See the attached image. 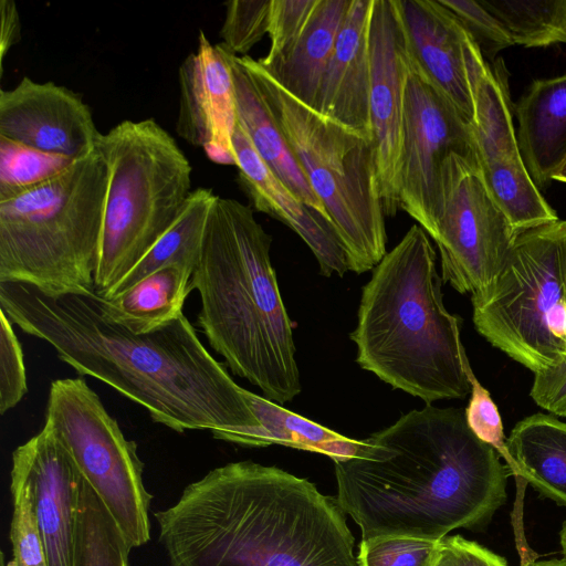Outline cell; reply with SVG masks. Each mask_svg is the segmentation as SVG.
Here are the masks:
<instances>
[{
    "label": "cell",
    "mask_w": 566,
    "mask_h": 566,
    "mask_svg": "<svg viewBox=\"0 0 566 566\" xmlns=\"http://www.w3.org/2000/svg\"><path fill=\"white\" fill-rule=\"evenodd\" d=\"M0 310L80 376L105 382L176 432L210 431L224 441L260 426L247 389L208 352L185 314L137 334L108 318L96 293L52 297L19 283H0Z\"/></svg>",
    "instance_id": "obj_1"
},
{
    "label": "cell",
    "mask_w": 566,
    "mask_h": 566,
    "mask_svg": "<svg viewBox=\"0 0 566 566\" xmlns=\"http://www.w3.org/2000/svg\"><path fill=\"white\" fill-rule=\"evenodd\" d=\"M364 440L359 455L334 462L337 502L361 539L438 541L484 527L506 501L510 471L460 408L426 405Z\"/></svg>",
    "instance_id": "obj_2"
},
{
    "label": "cell",
    "mask_w": 566,
    "mask_h": 566,
    "mask_svg": "<svg viewBox=\"0 0 566 566\" xmlns=\"http://www.w3.org/2000/svg\"><path fill=\"white\" fill-rule=\"evenodd\" d=\"M154 516L169 566H359L337 499L276 467H218Z\"/></svg>",
    "instance_id": "obj_3"
},
{
    "label": "cell",
    "mask_w": 566,
    "mask_h": 566,
    "mask_svg": "<svg viewBox=\"0 0 566 566\" xmlns=\"http://www.w3.org/2000/svg\"><path fill=\"white\" fill-rule=\"evenodd\" d=\"M271 242L249 206L217 195L190 284L200 298L197 324L211 348L234 375L284 405L302 387Z\"/></svg>",
    "instance_id": "obj_4"
},
{
    "label": "cell",
    "mask_w": 566,
    "mask_h": 566,
    "mask_svg": "<svg viewBox=\"0 0 566 566\" xmlns=\"http://www.w3.org/2000/svg\"><path fill=\"white\" fill-rule=\"evenodd\" d=\"M428 233L412 226L373 269L356 328V361L364 370L426 405L471 392L461 318L448 312Z\"/></svg>",
    "instance_id": "obj_5"
},
{
    "label": "cell",
    "mask_w": 566,
    "mask_h": 566,
    "mask_svg": "<svg viewBox=\"0 0 566 566\" xmlns=\"http://www.w3.org/2000/svg\"><path fill=\"white\" fill-rule=\"evenodd\" d=\"M107 167L96 148L53 178L0 200V283L56 297L95 293Z\"/></svg>",
    "instance_id": "obj_6"
},
{
    "label": "cell",
    "mask_w": 566,
    "mask_h": 566,
    "mask_svg": "<svg viewBox=\"0 0 566 566\" xmlns=\"http://www.w3.org/2000/svg\"><path fill=\"white\" fill-rule=\"evenodd\" d=\"M240 59L323 203L349 271L361 274L373 270L387 253L373 138L297 101L258 60Z\"/></svg>",
    "instance_id": "obj_7"
},
{
    "label": "cell",
    "mask_w": 566,
    "mask_h": 566,
    "mask_svg": "<svg viewBox=\"0 0 566 566\" xmlns=\"http://www.w3.org/2000/svg\"><path fill=\"white\" fill-rule=\"evenodd\" d=\"M107 167L94 274L105 296L170 228L191 193V165L154 118L123 120L98 138Z\"/></svg>",
    "instance_id": "obj_8"
},
{
    "label": "cell",
    "mask_w": 566,
    "mask_h": 566,
    "mask_svg": "<svg viewBox=\"0 0 566 566\" xmlns=\"http://www.w3.org/2000/svg\"><path fill=\"white\" fill-rule=\"evenodd\" d=\"M492 346L534 374L566 360V220L516 235L491 287L471 298Z\"/></svg>",
    "instance_id": "obj_9"
},
{
    "label": "cell",
    "mask_w": 566,
    "mask_h": 566,
    "mask_svg": "<svg viewBox=\"0 0 566 566\" xmlns=\"http://www.w3.org/2000/svg\"><path fill=\"white\" fill-rule=\"evenodd\" d=\"M64 444L132 548L150 539L151 495L135 441L126 439L85 379L51 382L45 423Z\"/></svg>",
    "instance_id": "obj_10"
},
{
    "label": "cell",
    "mask_w": 566,
    "mask_h": 566,
    "mask_svg": "<svg viewBox=\"0 0 566 566\" xmlns=\"http://www.w3.org/2000/svg\"><path fill=\"white\" fill-rule=\"evenodd\" d=\"M442 196L431 235L440 253L442 282L480 297L502 271L517 233L486 187L480 166L457 154L443 165Z\"/></svg>",
    "instance_id": "obj_11"
},
{
    "label": "cell",
    "mask_w": 566,
    "mask_h": 566,
    "mask_svg": "<svg viewBox=\"0 0 566 566\" xmlns=\"http://www.w3.org/2000/svg\"><path fill=\"white\" fill-rule=\"evenodd\" d=\"M453 154L479 165L472 126L411 55L397 193L400 209L430 237L443 207L442 168Z\"/></svg>",
    "instance_id": "obj_12"
},
{
    "label": "cell",
    "mask_w": 566,
    "mask_h": 566,
    "mask_svg": "<svg viewBox=\"0 0 566 566\" xmlns=\"http://www.w3.org/2000/svg\"><path fill=\"white\" fill-rule=\"evenodd\" d=\"M465 60L473 101L471 126L486 187L517 234L557 221L522 159L504 67L491 69L470 34Z\"/></svg>",
    "instance_id": "obj_13"
},
{
    "label": "cell",
    "mask_w": 566,
    "mask_h": 566,
    "mask_svg": "<svg viewBox=\"0 0 566 566\" xmlns=\"http://www.w3.org/2000/svg\"><path fill=\"white\" fill-rule=\"evenodd\" d=\"M410 49L398 0H373L369 21V116L385 214L399 207L397 179Z\"/></svg>",
    "instance_id": "obj_14"
},
{
    "label": "cell",
    "mask_w": 566,
    "mask_h": 566,
    "mask_svg": "<svg viewBox=\"0 0 566 566\" xmlns=\"http://www.w3.org/2000/svg\"><path fill=\"white\" fill-rule=\"evenodd\" d=\"M0 136L77 160L96 149L101 133L78 94L23 76L14 87L0 90Z\"/></svg>",
    "instance_id": "obj_15"
},
{
    "label": "cell",
    "mask_w": 566,
    "mask_h": 566,
    "mask_svg": "<svg viewBox=\"0 0 566 566\" xmlns=\"http://www.w3.org/2000/svg\"><path fill=\"white\" fill-rule=\"evenodd\" d=\"M178 81L177 135L202 147L211 161L235 166L232 135L238 119L228 52L200 30L198 50L181 63Z\"/></svg>",
    "instance_id": "obj_16"
},
{
    "label": "cell",
    "mask_w": 566,
    "mask_h": 566,
    "mask_svg": "<svg viewBox=\"0 0 566 566\" xmlns=\"http://www.w3.org/2000/svg\"><path fill=\"white\" fill-rule=\"evenodd\" d=\"M12 463L29 476L49 566H73L83 475L54 430L44 424L20 444Z\"/></svg>",
    "instance_id": "obj_17"
},
{
    "label": "cell",
    "mask_w": 566,
    "mask_h": 566,
    "mask_svg": "<svg viewBox=\"0 0 566 566\" xmlns=\"http://www.w3.org/2000/svg\"><path fill=\"white\" fill-rule=\"evenodd\" d=\"M232 147L239 184L253 207L296 232L316 258L322 275L343 276L349 270L347 255L329 220L270 170L238 123Z\"/></svg>",
    "instance_id": "obj_18"
},
{
    "label": "cell",
    "mask_w": 566,
    "mask_h": 566,
    "mask_svg": "<svg viewBox=\"0 0 566 566\" xmlns=\"http://www.w3.org/2000/svg\"><path fill=\"white\" fill-rule=\"evenodd\" d=\"M412 57L454 104L473 120V101L465 46L469 32L439 0H398Z\"/></svg>",
    "instance_id": "obj_19"
},
{
    "label": "cell",
    "mask_w": 566,
    "mask_h": 566,
    "mask_svg": "<svg viewBox=\"0 0 566 566\" xmlns=\"http://www.w3.org/2000/svg\"><path fill=\"white\" fill-rule=\"evenodd\" d=\"M373 0H350L317 99L316 112L371 136L369 21Z\"/></svg>",
    "instance_id": "obj_20"
},
{
    "label": "cell",
    "mask_w": 566,
    "mask_h": 566,
    "mask_svg": "<svg viewBox=\"0 0 566 566\" xmlns=\"http://www.w3.org/2000/svg\"><path fill=\"white\" fill-rule=\"evenodd\" d=\"M525 167L541 190L566 160V74L533 81L514 105Z\"/></svg>",
    "instance_id": "obj_21"
},
{
    "label": "cell",
    "mask_w": 566,
    "mask_h": 566,
    "mask_svg": "<svg viewBox=\"0 0 566 566\" xmlns=\"http://www.w3.org/2000/svg\"><path fill=\"white\" fill-rule=\"evenodd\" d=\"M350 0H319L290 51L260 65L290 95L316 111L324 75Z\"/></svg>",
    "instance_id": "obj_22"
},
{
    "label": "cell",
    "mask_w": 566,
    "mask_h": 566,
    "mask_svg": "<svg viewBox=\"0 0 566 566\" xmlns=\"http://www.w3.org/2000/svg\"><path fill=\"white\" fill-rule=\"evenodd\" d=\"M228 59L234 83L238 124L270 170L305 203L328 219L240 56L228 52Z\"/></svg>",
    "instance_id": "obj_23"
},
{
    "label": "cell",
    "mask_w": 566,
    "mask_h": 566,
    "mask_svg": "<svg viewBox=\"0 0 566 566\" xmlns=\"http://www.w3.org/2000/svg\"><path fill=\"white\" fill-rule=\"evenodd\" d=\"M245 396L260 426L232 433L226 438L227 442L253 448L279 444L324 454L333 462L355 458L365 448L364 439L356 440L339 434L264 396L249 390Z\"/></svg>",
    "instance_id": "obj_24"
},
{
    "label": "cell",
    "mask_w": 566,
    "mask_h": 566,
    "mask_svg": "<svg viewBox=\"0 0 566 566\" xmlns=\"http://www.w3.org/2000/svg\"><path fill=\"white\" fill-rule=\"evenodd\" d=\"M506 442L523 481L566 506V422L534 413L514 426Z\"/></svg>",
    "instance_id": "obj_25"
},
{
    "label": "cell",
    "mask_w": 566,
    "mask_h": 566,
    "mask_svg": "<svg viewBox=\"0 0 566 566\" xmlns=\"http://www.w3.org/2000/svg\"><path fill=\"white\" fill-rule=\"evenodd\" d=\"M191 273L172 264L159 269L124 292L99 302L112 321L137 334L158 329L178 318L192 291Z\"/></svg>",
    "instance_id": "obj_26"
},
{
    "label": "cell",
    "mask_w": 566,
    "mask_h": 566,
    "mask_svg": "<svg viewBox=\"0 0 566 566\" xmlns=\"http://www.w3.org/2000/svg\"><path fill=\"white\" fill-rule=\"evenodd\" d=\"M216 197L209 188L192 190L170 228L102 298H112L148 274L168 265H179L192 275L200 256L208 214Z\"/></svg>",
    "instance_id": "obj_27"
},
{
    "label": "cell",
    "mask_w": 566,
    "mask_h": 566,
    "mask_svg": "<svg viewBox=\"0 0 566 566\" xmlns=\"http://www.w3.org/2000/svg\"><path fill=\"white\" fill-rule=\"evenodd\" d=\"M130 549L114 518L83 478L73 566H128Z\"/></svg>",
    "instance_id": "obj_28"
},
{
    "label": "cell",
    "mask_w": 566,
    "mask_h": 566,
    "mask_svg": "<svg viewBox=\"0 0 566 566\" xmlns=\"http://www.w3.org/2000/svg\"><path fill=\"white\" fill-rule=\"evenodd\" d=\"M513 44L547 48L566 44V0H483Z\"/></svg>",
    "instance_id": "obj_29"
},
{
    "label": "cell",
    "mask_w": 566,
    "mask_h": 566,
    "mask_svg": "<svg viewBox=\"0 0 566 566\" xmlns=\"http://www.w3.org/2000/svg\"><path fill=\"white\" fill-rule=\"evenodd\" d=\"M465 371L471 385L470 400L464 409L467 423L481 441L491 446L496 453L505 460V465L510 474L514 476L517 485V497L512 515V523L517 549L518 552H523L528 548L523 533L522 522L523 496L526 483L523 481L520 468L507 448L499 409L491 398L489 390L484 388L475 377L469 360L465 364Z\"/></svg>",
    "instance_id": "obj_30"
},
{
    "label": "cell",
    "mask_w": 566,
    "mask_h": 566,
    "mask_svg": "<svg viewBox=\"0 0 566 566\" xmlns=\"http://www.w3.org/2000/svg\"><path fill=\"white\" fill-rule=\"evenodd\" d=\"M74 161L0 136V200L13 198L53 178Z\"/></svg>",
    "instance_id": "obj_31"
},
{
    "label": "cell",
    "mask_w": 566,
    "mask_h": 566,
    "mask_svg": "<svg viewBox=\"0 0 566 566\" xmlns=\"http://www.w3.org/2000/svg\"><path fill=\"white\" fill-rule=\"evenodd\" d=\"M10 489L13 501L10 524L12 559L7 566H49L35 517L31 481L27 473L13 463Z\"/></svg>",
    "instance_id": "obj_32"
},
{
    "label": "cell",
    "mask_w": 566,
    "mask_h": 566,
    "mask_svg": "<svg viewBox=\"0 0 566 566\" xmlns=\"http://www.w3.org/2000/svg\"><path fill=\"white\" fill-rule=\"evenodd\" d=\"M272 0H232L226 2L220 45L229 53H247L269 32Z\"/></svg>",
    "instance_id": "obj_33"
},
{
    "label": "cell",
    "mask_w": 566,
    "mask_h": 566,
    "mask_svg": "<svg viewBox=\"0 0 566 566\" xmlns=\"http://www.w3.org/2000/svg\"><path fill=\"white\" fill-rule=\"evenodd\" d=\"M437 541L382 536L361 539L357 560L359 566H430Z\"/></svg>",
    "instance_id": "obj_34"
},
{
    "label": "cell",
    "mask_w": 566,
    "mask_h": 566,
    "mask_svg": "<svg viewBox=\"0 0 566 566\" xmlns=\"http://www.w3.org/2000/svg\"><path fill=\"white\" fill-rule=\"evenodd\" d=\"M439 1L458 18L478 44L484 59L493 60L499 52L514 45L502 22L481 1Z\"/></svg>",
    "instance_id": "obj_35"
},
{
    "label": "cell",
    "mask_w": 566,
    "mask_h": 566,
    "mask_svg": "<svg viewBox=\"0 0 566 566\" xmlns=\"http://www.w3.org/2000/svg\"><path fill=\"white\" fill-rule=\"evenodd\" d=\"M319 0H272L270 9L269 36L271 48L260 59L271 63L284 56L306 28Z\"/></svg>",
    "instance_id": "obj_36"
},
{
    "label": "cell",
    "mask_w": 566,
    "mask_h": 566,
    "mask_svg": "<svg viewBox=\"0 0 566 566\" xmlns=\"http://www.w3.org/2000/svg\"><path fill=\"white\" fill-rule=\"evenodd\" d=\"M12 322L0 310V413L14 408L28 392L21 344Z\"/></svg>",
    "instance_id": "obj_37"
},
{
    "label": "cell",
    "mask_w": 566,
    "mask_h": 566,
    "mask_svg": "<svg viewBox=\"0 0 566 566\" xmlns=\"http://www.w3.org/2000/svg\"><path fill=\"white\" fill-rule=\"evenodd\" d=\"M430 566H509L504 557L461 535L437 541Z\"/></svg>",
    "instance_id": "obj_38"
},
{
    "label": "cell",
    "mask_w": 566,
    "mask_h": 566,
    "mask_svg": "<svg viewBox=\"0 0 566 566\" xmlns=\"http://www.w3.org/2000/svg\"><path fill=\"white\" fill-rule=\"evenodd\" d=\"M534 402L558 417H566V360L534 374L530 392Z\"/></svg>",
    "instance_id": "obj_39"
},
{
    "label": "cell",
    "mask_w": 566,
    "mask_h": 566,
    "mask_svg": "<svg viewBox=\"0 0 566 566\" xmlns=\"http://www.w3.org/2000/svg\"><path fill=\"white\" fill-rule=\"evenodd\" d=\"M0 64L3 72L4 57L10 49L20 40L21 23L17 4L13 0L0 1Z\"/></svg>",
    "instance_id": "obj_40"
},
{
    "label": "cell",
    "mask_w": 566,
    "mask_h": 566,
    "mask_svg": "<svg viewBox=\"0 0 566 566\" xmlns=\"http://www.w3.org/2000/svg\"><path fill=\"white\" fill-rule=\"evenodd\" d=\"M527 566H566V557L560 559L534 560Z\"/></svg>",
    "instance_id": "obj_41"
},
{
    "label": "cell",
    "mask_w": 566,
    "mask_h": 566,
    "mask_svg": "<svg viewBox=\"0 0 566 566\" xmlns=\"http://www.w3.org/2000/svg\"><path fill=\"white\" fill-rule=\"evenodd\" d=\"M553 180H557L560 182L566 184V160L563 163V165L557 169V171L554 175Z\"/></svg>",
    "instance_id": "obj_42"
},
{
    "label": "cell",
    "mask_w": 566,
    "mask_h": 566,
    "mask_svg": "<svg viewBox=\"0 0 566 566\" xmlns=\"http://www.w3.org/2000/svg\"><path fill=\"white\" fill-rule=\"evenodd\" d=\"M559 538H560L562 552H563L564 556L566 557V521L563 524V527L560 530Z\"/></svg>",
    "instance_id": "obj_43"
},
{
    "label": "cell",
    "mask_w": 566,
    "mask_h": 566,
    "mask_svg": "<svg viewBox=\"0 0 566 566\" xmlns=\"http://www.w3.org/2000/svg\"><path fill=\"white\" fill-rule=\"evenodd\" d=\"M0 566H6L3 552H0Z\"/></svg>",
    "instance_id": "obj_44"
}]
</instances>
